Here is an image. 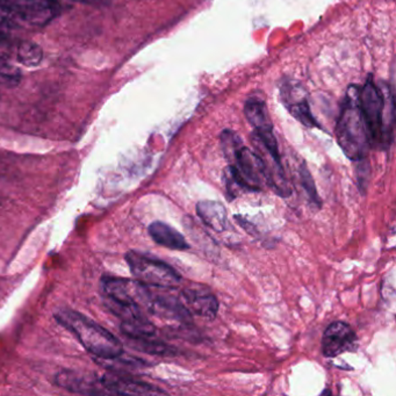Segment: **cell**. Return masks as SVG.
Wrapping results in <instances>:
<instances>
[{"label":"cell","mask_w":396,"mask_h":396,"mask_svg":"<svg viewBox=\"0 0 396 396\" xmlns=\"http://www.w3.org/2000/svg\"><path fill=\"white\" fill-rule=\"evenodd\" d=\"M359 105L368 126L371 145L387 148L393 140L395 120L394 98L385 83L368 78L359 89Z\"/></svg>","instance_id":"cell-1"},{"label":"cell","mask_w":396,"mask_h":396,"mask_svg":"<svg viewBox=\"0 0 396 396\" xmlns=\"http://www.w3.org/2000/svg\"><path fill=\"white\" fill-rule=\"evenodd\" d=\"M57 322L77 337L83 347L103 361H115L124 354L120 340L104 327L72 309H60L55 314Z\"/></svg>","instance_id":"cell-2"},{"label":"cell","mask_w":396,"mask_h":396,"mask_svg":"<svg viewBox=\"0 0 396 396\" xmlns=\"http://www.w3.org/2000/svg\"><path fill=\"white\" fill-rule=\"evenodd\" d=\"M336 136L340 149L351 160H365L371 147L368 126L359 105V88L351 85L344 99Z\"/></svg>","instance_id":"cell-3"},{"label":"cell","mask_w":396,"mask_h":396,"mask_svg":"<svg viewBox=\"0 0 396 396\" xmlns=\"http://www.w3.org/2000/svg\"><path fill=\"white\" fill-rule=\"evenodd\" d=\"M135 280L141 285L155 288H174L181 283L179 273L167 263L141 252L129 251L126 255Z\"/></svg>","instance_id":"cell-4"},{"label":"cell","mask_w":396,"mask_h":396,"mask_svg":"<svg viewBox=\"0 0 396 396\" xmlns=\"http://www.w3.org/2000/svg\"><path fill=\"white\" fill-rule=\"evenodd\" d=\"M17 22L41 28L60 15L58 0H5Z\"/></svg>","instance_id":"cell-5"},{"label":"cell","mask_w":396,"mask_h":396,"mask_svg":"<svg viewBox=\"0 0 396 396\" xmlns=\"http://www.w3.org/2000/svg\"><path fill=\"white\" fill-rule=\"evenodd\" d=\"M226 158L235 167L250 192L261 191L265 181L267 184V171L264 160L259 154L247 148L243 143L237 145Z\"/></svg>","instance_id":"cell-6"},{"label":"cell","mask_w":396,"mask_h":396,"mask_svg":"<svg viewBox=\"0 0 396 396\" xmlns=\"http://www.w3.org/2000/svg\"><path fill=\"white\" fill-rule=\"evenodd\" d=\"M280 96L283 105L297 121L308 128H321L311 114L307 94L300 84L285 82L280 88Z\"/></svg>","instance_id":"cell-7"},{"label":"cell","mask_w":396,"mask_h":396,"mask_svg":"<svg viewBox=\"0 0 396 396\" xmlns=\"http://www.w3.org/2000/svg\"><path fill=\"white\" fill-rule=\"evenodd\" d=\"M357 347V336L347 323H331L322 337V354L327 358H335Z\"/></svg>","instance_id":"cell-8"},{"label":"cell","mask_w":396,"mask_h":396,"mask_svg":"<svg viewBox=\"0 0 396 396\" xmlns=\"http://www.w3.org/2000/svg\"><path fill=\"white\" fill-rule=\"evenodd\" d=\"M181 301L190 314L199 315L206 319H214L219 311V301L206 287H186L181 290Z\"/></svg>","instance_id":"cell-9"},{"label":"cell","mask_w":396,"mask_h":396,"mask_svg":"<svg viewBox=\"0 0 396 396\" xmlns=\"http://www.w3.org/2000/svg\"><path fill=\"white\" fill-rule=\"evenodd\" d=\"M100 383L107 393L113 394H133V395H157L164 394L163 390L156 388L145 382L136 381L133 379L122 378L117 375H105L100 378Z\"/></svg>","instance_id":"cell-10"},{"label":"cell","mask_w":396,"mask_h":396,"mask_svg":"<svg viewBox=\"0 0 396 396\" xmlns=\"http://www.w3.org/2000/svg\"><path fill=\"white\" fill-rule=\"evenodd\" d=\"M149 235L157 245H162L164 248L172 249L178 251L190 249V245L185 240V237L178 230L167 223L160 222V221L151 223L149 226Z\"/></svg>","instance_id":"cell-11"},{"label":"cell","mask_w":396,"mask_h":396,"mask_svg":"<svg viewBox=\"0 0 396 396\" xmlns=\"http://www.w3.org/2000/svg\"><path fill=\"white\" fill-rule=\"evenodd\" d=\"M245 117L255 129V134L272 133L273 124L266 104L259 97H251L245 106Z\"/></svg>","instance_id":"cell-12"},{"label":"cell","mask_w":396,"mask_h":396,"mask_svg":"<svg viewBox=\"0 0 396 396\" xmlns=\"http://www.w3.org/2000/svg\"><path fill=\"white\" fill-rule=\"evenodd\" d=\"M197 214L206 226L216 233H222L226 229L228 215L224 206L219 201L204 200L197 205Z\"/></svg>","instance_id":"cell-13"},{"label":"cell","mask_w":396,"mask_h":396,"mask_svg":"<svg viewBox=\"0 0 396 396\" xmlns=\"http://www.w3.org/2000/svg\"><path fill=\"white\" fill-rule=\"evenodd\" d=\"M56 381L60 387L74 393H85V394H103L107 393L101 383H97L85 377L72 373V372H62L56 377Z\"/></svg>","instance_id":"cell-14"},{"label":"cell","mask_w":396,"mask_h":396,"mask_svg":"<svg viewBox=\"0 0 396 396\" xmlns=\"http://www.w3.org/2000/svg\"><path fill=\"white\" fill-rule=\"evenodd\" d=\"M43 60V50L38 43L22 41L19 44L18 60L25 67H36Z\"/></svg>","instance_id":"cell-15"},{"label":"cell","mask_w":396,"mask_h":396,"mask_svg":"<svg viewBox=\"0 0 396 396\" xmlns=\"http://www.w3.org/2000/svg\"><path fill=\"white\" fill-rule=\"evenodd\" d=\"M134 342V347L140 351L147 354H156V356H174L177 354L174 347L165 343L149 340V338H140V340H131Z\"/></svg>","instance_id":"cell-16"},{"label":"cell","mask_w":396,"mask_h":396,"mask_svg":"<svg viewBox=\"0 0 396 396\" xmlns=\"http://www.w3.org/2000/svg\"><path fill=\"white\" fill-rule=\"evenodd\" d=\"M299 172H300L299 174H300L301 184H302V188H304V191L307 193L309 201L313 205L316 206V208H320L322 206V201H321V198H320L317 190H316L314 179L311 177V171L308 170L307 165L304 163L301 164Z\"/></svg>","instance_id":"cell-17"},{"label":"cell","mask_w":396,"mask_h":396,"mask_svg":"<svg viewBox=\"0 0 396 396\" xmlns=\"http://www.w3.org/2000/svg\"><path fill=\"white\" fill-rule=\"evenodd\" d=\"M15 25H17V20L6 4V1L0 0V28L6 31V29L15 27Z\"/></svg>","instance_id":"cell-18"},{"label":"cell","mask_w":396,"mask_h":396,"mask_svg":"<svg viewBox=\"0 0 396 396\" xmlns=\"http://www.w3.org/2000/svg\"><path fill=\"white\" fill-rule=\"evenodd\" d=\"M72 1H77V3H82L86 5H107L110 4L112 0H72Z\"/></svg>","instance_id":"cell-19"},{"label":"cell","mask_w":396,"mask_h":396,"mask_svg":"<svg viewBox=\"0 0 396 396\" xmlns=\"http://www.w3.org/2000/svg\"><path fill=\"white\" fill-rule=\"evenodd\" d=\"M8 40V33L4 29L0 28V44L4 43Z\"/></svg>","instance_id":"cell-20"}]
</instances>
